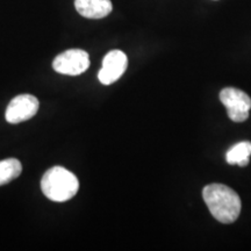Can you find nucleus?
Wrapping results in <instances>:
<instances>
[{
    "label": "nucleus",
    "instance_id": "obj_1",
    "mask_svg": "<svg viewBox=\"0 0 251 251\" xmlns=\"http://www.w3.org/2000/svg\"><path fill=\"white\" fill-rule=\"evenodd\" d=\"M202 197L211 214L222 224H233L241 213L240 196L224 184H209L202 190Z\"/></svg>",
    "mask_w": 251,
    "mask_h": 251
},
{
    "label": "nucleus",
    "instance_id": "obj_2",
    "mask_svg": "<svg viewBox=\"0 0 251 251\" xmlns=\"http://www.w3.org/2000/svg\"><path fill=\"white\" fill-rule=\"evenodd\" d=\"M78 188L79 181L76 176L62 166L49 169L41 179V190L51 201H68L76 196Z\"/></svg>",
    "mask_w": 251,
    "mask_h": 251
},
{
    "label": "nucleus",
    "instance_id": "obj_3",
    "mask_svg": "<svg viewBox=\"0 0 251 251\" xmlns=\"http://www.w3.org/2000/svg\"><path fill=\"white\" fill-rule=\"evenodd\" d=\"M220 100L227 108L228 117L234 122H244L249 118L251 98L243 91L227 87L220 92Z\"/></svg>",
    "mask_w": 251,
    "mask_h": 251
},
{
    "label": "nucleus",
    "instance_id": "obj_4",
    "mask_svg": "<svg viewBox=\"0 0 251 251\" xmlns=\"http://www.w3.org/2000/svg\"><path fill=\"white\" fill-rule=\"evenodd\" d=\"M90 67V56L80 49H69L56 56L52 68L56 72L67 76H78Z\"/></svg>",
    "mask_w": 251,
    "mask_h": 251
},
{
    "label": "nucleus",
    "instance_id": "obj_5",
    "mask_svg": "<svg viewBox=\"0 0 251 251\" xmlns=\"http://www.w3.org/2000/svg\"><path fill=\"white\" fill-rule=\"evenodd\" d=\"M39 100L30 94H20L12 99L6 109L5 118L8 124L17 125L29 120L39 111Z\"/></svg>",
    "mask_w": 251,
    "mask_h": 251
},
{
    "label": "nucleus",
    "instance_id": "obj_6",
    "mask_svg": "<svg viewBox=\"0 0 251 251\" xmlns=\"http://www.w3.org/2000/svg\"><path fill=\"white\" fill-rule=\"evenodd\" d=\"M128 65V58L121 50H112L102 59V67L100 69L98 78L103 85H111L115 83L125 74Z\"/></svg>",
    "mask_w": 251,
    "mask_h": 251
},
{
    "label": "nucleus",
    "instance_id": "obj_7",
    "mask_svg": "<svg viewBox=\"0 0 251 251\" xmlns=\"http://www.w3.org/2000/svg\"><path fill=\"white\" fill-rule=\"evenodd\" d=\"M77 12L87 19H102L111 13V0H75Z\"/></svg>",
    "mask_w": 251,
    "mask_h": 251
},
{
    "label": "nucleus",
    "instance_id": "obj_8",
    "mask_svg": "<svg viewBox=\"0 0 251 251\" xmlns=\"http://www.w3.org/2000/svg\"><path fill=\"white\" fill-rule=\"evenodd\" d=\"M251 156V142L244 141L235 144L233 148L228 150L226 159L228 164H237L240 166H247L249 164V158Z\"/></svg>",
    "mask_w": 251,
    "mask_h": 251
},
{
    "label": "nucleus",
    "instance_id": "obj_9",
    "mask_svg": "<svg viewBox=\"0 0 251 251\" xmlns=\"http://www.w3.org/2000/svg\"><path fill=\"white\" fill-rule=\"evenodd\" d=\"M23 171V165L15 158L0 161V186L11 183L18 178Z\"/></svg>",
    "mask_w": 251,
    "mask_h": 251
}]
</instances>
